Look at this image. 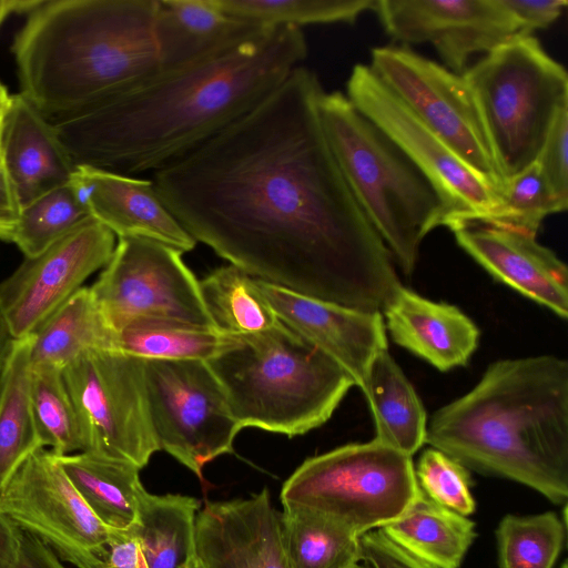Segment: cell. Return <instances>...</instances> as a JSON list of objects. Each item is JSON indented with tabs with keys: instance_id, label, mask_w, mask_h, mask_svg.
Instances as JSON below:
<instances>
[{
	"instance_id": "1",
	"label": "cell",
	"mask_w": 568,
	"mask_h": 568,
	"mask_svg": "<svg viewBox=\"0 0 568 568\" xmlns=\"http://www.w3.org/2000/svg\"><path fill=\"white\" fill-rule=\"evenodd\" d=\"M316 73L296 67L262 102L153 173L197 242L255 278L382 312L403 285L324 134Z\"/></svg>"
},
{
	"instance_id": "2",
	"label": "cell",
	"mask_w": 568,
	"mask_h": 568,
	"mask_svg": "<svg viewBox=\"0 0 568 568\" xmlns=\"http://www.w3.org/2000/svg\"><path fill=\"white\" fill-rule=\"evenodd\" d=\"M301 28L270 27L205 60L51 119L75 165L153 173L189 154L271 94L305 60Z\"/></svg>"
},
{
	"instance_id": "3",
	"label": "cell",
	"mask_w": 568,
	"mask_h": 568,
	"mask_svg": "<svg viewBox=\"0 0 568 568\" xmlns=\"http://www.w3.org/2000/svg\"><path fill=\"white\" fill-rule=\"evenodd\" d=\"M468 470L517 481L549 501L568 497V363L499 359L427 422L426 442Z\"/></svg>"
},
{
	"instance_id": "4",
	"label": "cell",
	"mask_w": 568,
	"mask_h": 568,
	"mask_svg": "<svg viewBox=\"0 0 568 568\" xmlns=\"http://www.w3.org/2000/svg\"><path fill=\"white\" fill-rule=\"evenodd\" d=\"M159 0H47L17 33L21 94L49 120L118 95L162 70Z\"/></svg>"
},
{
	"instance_id": "5",
	"label": "cell",
	"mask_w": 568,
	"mask_h": 568,
	"mask_svg": "<svg viewBox=\"0 0 568 568\" xmlns=\"http://www.w3.org/2000/svg\"><path fill=\"white\" fill-rule=\"evenodd\" d=\"M242 428L290 437L326 423L351 387V376L281 321L207 362Z\"/></svg>"
},
{
	"instance_id": "6",
	"label": "cell",
	"mask_w": 568,
	"mask_h": 568,
	"mask_svg": "<svg viewBox=\"0 0 568 568\" xmlns=\"http://www.w3.org/2000/svg\"><path fill=\"white\" fill-rule=\"evenodd\" d=\"M321 124L355 200L405 275L424 239L443 226L444 204L405 154L342 92L318 99Z\"/></svg>"
},
{
	"instance_id": "7",
	"label": "cell",
	"mask_w": 568,
	"mask_h": 568,
	"mask_svg": "<svg viewBox=\"0 0 568 568\" xmlns=\"http://www.w3.org/2000/svg\"><path fill=\"white\" fill-rule=\"evenodd\" d=\"M463 75L506 182L537 161L554 121L568 106L566 69L531 34L497 47Z\"/></svg>"
},
{
	"instance_id": "8",
	"label": "cell",
	"mask_w": 568,
	"mask_h": 568,
	"mask_svg": "<svg viewBox=\"0 0 568 568\" xmlns=\"http://www.w3.org/2000/svg\"><path fill=\"white\" fill-rule=\"evenodd\" d=\"M418 491L412 456L372 439L305 459L283 484L281 501L361 537L402 516Z\"/></svg>"
},
{
	"instance_id": "9",
	"label": "cell",
	"mask_w": 568,
	"mask_h": 568,
	"mask_svg": "<svg viewBox=\"0 0 568 568\" xmlns=\"http://www.w3.org/2000/svg\"><path fill=\"white\" fill-rule=\"evenodd\" d=\"M84 452L144 467L160 450L151 424L144 359L116 348L90 349L62 368Z\"/></svg>"
},
{
	"instance_id": "10",
	"label": "cell",
	"mask_w": 568,
	"mask_h": 568,
	"mask_svg": "<svg viewBox=\"0 0 568 568\" xmlns=\"http://www.w3.org/2000/svg\"><path fill=\"white\" fill-rule=\"evenodd\" d=\"M144 379L160 450L200 479L205 464L234 453L242 427L207 362L144 359Z\"/></svg>"
},
{
	"instance_id": "11",
	"label": "cell",
	"mask_w": 568,
	"mask_h": 568,
	"mask_svg": "<svg viewBox=\"0 0 568 568\" xmlns=\"http://www.w3.org/2000/svg\"><path fill=\"white\" fill-rule=\"evenodd\" d=\"M354 108L377 126L416 166L439 195L449 230L481 221L499 192L473 171L372 71L356 64L346 83Z\"/></svg>"
},
{
	"instance_id": "12",
	"label": "cell",
	"mask_w": 568,
	"mask_h": 568,
	"mask_svg": "<svg viewBox=\"0 0 568 568\" xmlns=\"http://www.w3.org/2000/svg\"><path fill=\"white\" fill-rule=\"evenodd\" d=\"M368 67L473 171L500 192L505 181L463 74L405 45L374 48Z\"/></svg>"
},
{
	"instance_id": "13",
	"label": "cell",
	"mask_w": 568,
	"mask_h": 568,
	"mask_svg": "<svg viewBox=\"0 0 568 568\" xmlns=\"http://www.w3.org/2000/svg\"><path fill=\"white\" fill-rule=\"evenodd\" d=\"M182 252L142 237H119L109 263L90 291L118 332L140 318L214 326L200 283Z\"/></svg>"
},
{
	"instance_id": "14",
	"label": "cell",
	"mask_w": 568,
	"mask_h": 568,
	"mask_svg": "<svg viewBox=\"0 0 568 568\" xmlns=\"http://www.w3.org/2000/svg\"><path fill=\"white\" fill-rule=\"evenodd\" d=\"M0 510L77 568H109L111 529L44 447L33 452L8 480L0 493Z\"/></svg>"
},
{
	"instance_id": "15",
	"label": "cell",
	"mask_w": 568,
	"mask_h": 568,
	"mask_svg": "<svg viewBox=\"0 0 568 568\" xmlns=\"http://www.w3.org/2000/svg\"><path fill=\"white\" fill-rule=\"evenodd\" d=\"M115 235L89 217L40 254L26 257L0 282V316L16 339L31 336L95 271L105 266Z\"/></svg>"
},
{
	"instance_id": "16",
	"label": "cell",
	"mask_w": 568,
	"mask_h": 568,
	"mask_svg": "<svg viewBox=\"0 0 568 568\" xmlns=\"http://www.w3.org/2000/svg\"><path fill=\"white\" fill-rule=\"evenodd\" d=\"M372 11L394 41L432 44L457 74L467 70L471 55L523 36L503 0H375Z\"/></svg>"
},
{
	"instance_id": "17",
	"label": "cell",
	"mask_w": 568,
	"mask_h": 568,
	"mask_svg": "<svg viewBox=\"0 0 568 568\" xmlns=\"http://www.w3.org/2000/svg\"><path fill=\"white\" fill-rule=\"evenodd\" d=\"M277 318L336 362L363 387L376 354L387 348L382 312H367L312 298L256 278Z\"/></svg>"
},
{
	"instance_id": "18",
	"label": "cell",
	"mask_w": 568,
	"mask_h": 568,
	"mask_svg": "<svg viewBox=\"0 0 568 568\" xmlns=\"http://www.w3.org/2000/svg\"><path fill=\"white\" fill-rule=\"evenodd\" d=\"M194 556L204 568H291L268 489L200 508Z\"/></svg>"
},
{
	"instance_id": "19",
	"label": "cell",
	"mask_w": 568,
	"mask_h": 568,
	"mask_svg": "<svg viewBox=\"0 0 568 568\" xmlns=\"http://www.w3.org/2000/svg\"><path fill=\"white\" fill-rule=\"evenodd\" d=\"M450 231L457 244L490 275L567 318V266L536 235L486 224H466Z\"/></svg>"
},
{
	"instance_id": "20",
	"label": "cell",
	"mask_w": 568,
	"mask_h": 568,
	"mask_svg": "<svg viewBox=\"0 0 568 568\" xmlns=\"http://www.w3.org/2000/svg\"><path fill=\"white\" fill-rule=\"evenodd\" d=\"M71 182L93 219L119 237H142L182 253L196 241L164 205L151 180L77 165Z\"/></svg>"
},
{
	"instance_id": "21",
	"label": "cell",
	"mask_w": 568,
	"mask_h": 568,
	"mask_svg": "<svg viewBox=\"0 0 568 568\" xmlns=\"http://www.w3.org/2000/svg\"><path fill=\"white\" fill-rule=\"evenodd\" d=\"M0 158L21 209L70 183L77 168L51 121L21 93L8 101Z\"/></svg>"
},
{
	"instance_id": "22",
	"label": "cell",
	"mask_w": 568,
	"mask_h": 568,
	"mask_svg": "<svg viewBox=\"0 0 568 568\" xmlns=\"http://www.w3.org/2000/svg\"><path fill=\"white\" fill-rule=\"evenodd\" d=\"M386 331L398 346L440 372L466 366L478 346L477 325L458 307L402 285L384 306Z\"/></svg>"
},
{
	"instance_id": "23",
	"label": "cell",
	"mask_w": 568,
	"mask_h": 568,
	"mask_svg": "<svg viewBox=\"0 0 568 568\" xmlns=\"http://www.w3.org/2000/svg\"><path fill=\"white\" fill-rule=\"evenodd\" d=\"M267 28L230 16L210 0H159L155 39L162 69L205 60L242 44Z\"/></svg>"
},
{
	"instance_id": "24",
	"label": "cell",
	"mask_w": 568,
	"mask_h": 568,
	"mask_svg": "<svg viewBox=\"0 0 568 568\" xmlns=\"http://www.w3.org/2000/svg\"><path fill=\"white\" fill-rule=\"evenodd\" d=\"M361 390L374 419V439L413 456L426 442L427 415L388 348L372 361Z\"/></svg>"
},
{
	"instance_id": "25",
	"label": "cell",
	"mask_w": 568,
	"mask_h": 568,
	"mask_svg": "<svg viewBox=\"0 0 568 568\" xmlns=\"http://www.w3.org/2000/svg\"><path fill=\"white\" fill-rule=\"evenodd\" d=\"M378 530L432 568H459L477 536L473 520L436 504L420 488L406 511Z\"/></svg>"
},
{
	"instance_id": "26",
	"label": "cell",
	"mask_w": 568,
	"mask_h": 568,
	"mask_svg": "<svg viewBox=\"0 0 568 568\" xmlns=\"http://www.w3.org/2000/svg\"><path fill=\"white\" fill-rule=\"evenodd\" d=\"M54 458L106 527L125 530L136 523L140 499L145 491L138 466L89 452L54 455Z\"/></svg>"
},
{
	"instance_id": "27",
	"label": "cell",
	"mask_w": 568,
	"mask_h": 568,
	"mask_svg": "<svg viewBox=\"0 0 568 568\" xmlns=\"http://www.w3.org/2000/svg\"><path fill=\"white\" fill-rule=\"evenodd\" d=\"M116 348V332L105 320L90 287L79 288L31 335L32 367L62 369L90 349Z\"/></svg>"
},
{
	"instance_id": "28",
	"label": "cell",
	"mask_w": 568,
	"mask_h": 568,
	"mask_svg": "<svg viewBox=\"0 0 568 568\" xmlns=\"http://www.w3.org/2000/svg\"><path fill=\"white\" fill-rule=\"evenodd\" d=\"M201 506L191 496L144 491L130 528L148 568H185L194 556L195 518Z\"/></svg>"
},
{
	"instance_id": "29",
	"label": "cell",
	"mask_w": 568,
	"mask_h": 568,
	"mask_svg": "<svg viewBox=\"0 0 568 568\" xmlns=\"http://www.w3.org/2000/svg\"><path fill=\"white\" fill-rule=\"evenodd\" d=\"M236 343L215 326L175 320L140 318L116 332L118 349L143 359L209 362Z\"/></svg>"
},
{
	"instance_id": "30",
	"label": "cell",
	"mask_w": 568,
	"mask_h": 568,
	"mask_svg": "<svg viewBox=\"0 0 568 568\" xmlns=\"http://www.w3.org/2000/svg\"><path fill=\"white\" fill-rule=\"evenodd\" d=\"M31 336L14 343L0 400V493L19 466L43 447L32 403Z\"/></svg>"
},
{
	"instance_id": "31",
	"label": "cell",
	"mask_w": 568,
	"mask_h": 568,
	"mask_svg": "<svg viewBox=\"0 0 568 568\" xmlns=\"http://www.w3.org/2000/svg\"><path fill=\"white\" fill-rule=\"evenodd\" d=\"M199 283L213 325L229 335H255L280 323L256 278L232 264L216 268Z\"/></svg>"
},
{
	"instance_id": "32",
	"label": "cell",
	"mask_w": 568,
	"mask_h": 568,
	"mask_svg": "<svg viewBox=\"0 0 568 568\" xmlns=\"http://www.w3.org/2000/svg\"><path fill=\"white\" fill-rule=\"evenodd\" d=\"M281 535L291 568H347L362 560L359 536L305 509H283Z\"/></svg>"
},
{
	"instance_id": "33",
	"label": "cell",
	"mask_w": 568,
	"mask_h": 568,
	"mask_svg": "<svg viewBox=\"0 0 568 568\" xmlns=\"http://www.w3.org/2000/svg\"><path fill=\"white\" fill-rule=\"evenodd\" d=\"M567 523L554 511L506 515L496 530L500 568H552L564 546Z\"/></svg>"
},
{
	"instance_id": "34",
	"label": "cell",
	"mask_w": 568,
	"mask_h": 568,
	"mask_svg": "<svg viewBox=\"0 0 568 568\" xmlns=\"http://www.w3.org/2000/svg\"><path fill=\"white\" fill-rule=\"evenodd\" d=\"M91 217L72 182L47 192L20 210L12 235L26 257H32Z\"/></svg>"
},
{
	"instance_id": "35",
	"label": "cell",
	"mask_w": 568,
	"mask_h": 568,
	"mask_svg": "<svg viewBox=\"0 0 568 568\" xmlns=\"http://www.w3.org/2000/svg\"><path fill=\"white\" fill-rule=\"evenodd\" d=\"M219 10L267 27L354 23L375 0H210Z\"/></svg>"
},
{
	"instance_id": "36",
	"label": "cell",
	"mask_w": 568,
	"mask_h": 568,
	"mask_svg": "<svg viewBox=\"0 0 568 568\" xmlns=\"http://www.w3.org/2000/svg\"><path fill=\"white\" fill-rule=\"evenodd\" d=\"M31 403L39 438L54 455L84 452L78 415L62 378L53 366L32 367Z\"/></svg>"
},
{
	"instance_id": "37",
	"label": "cell",
	"mask_w": 568,
	"mask_h": 568,
	"mask_svg": "<svg viewBox=\"0 0 568 568\" xmlns=\"http://www.w3.org/2000/svg\"><path fill=\"white\" fill-rule=\"evenodd\" d=\"M547 183L537 162L507 180L491 211L478 223L537 235L542 221L550 214L567 210Z\"/></svg>"
},
{
	"instance_id": "38",
	"label": "cell",
	"mask_w": 568,
	"mask_h": 568,
	"mask_svg": "<svg viewBox=\"0 0 568 568\" xmlns=\"http://www.w3.org/2000/svg\"><path fill=\"white\" fill-rule=\"evenodd\" d=\"M415 475L422 491L436 504L463 516L475 511L469 471L454 458L429 447L420 455Z\"/></svg>"
},
{
	"instance_id": "39",
	"label": "cell",
	"mask_w": 568,
	"mask_h": 568,
	"mask_svg": "<svg viewBox=\"0 0 568 568\" xmlns=\"http://www.w3.org/2000/svg\"><path fill=\"white\" fill-rule=\"evenodd\" d=\"M536 162L556 195L568 202V106L558 113Z\"/></svg>"
},
{
	"instance_id": "40",
	"label": "cell",
	"mask_w": 568,
	"mask_h": 568,
	"mask_svg": "<svg viewBox=\"0 0 568 568\" xmlns=\"http://www.w3.org/2000/svg\"><path fill=\"white\" fill-rule=\"evenodd\" d=\"M359 540L362 560L373 568H432L395 546L378 529L362 535Z\"/></svg>"
},
{
	"instance_id": "41",
	"label": "cell",
	"mask_w": 568,
	"mask_h": 568,
	"mask_svg": "<svg viewBox=\"0 0 568 568\" xmlns=\"http://www.w3.org/2000/svg\"><path fill=\"white\" fill-rule=\"evenodd\" d=\"M521 27L523 36L552 24L567 6L566 0H503Z\"/></svg>"
},
{
	"instance_id": "42",
	"label": "cell",
	"mask_w": 568,
	"mask_h": 568,
	"mask_svg": "<svg viewBox=\"0 0 568 568\" xmlns=\"http://www.w3.org/2000/svg\"><path fill=\"white\" fill-rule=\"evenodd\" d=\"M109 568H148L140 545L131 529H111L108 542Z\"/></svg>"
},
{
	"instance_id": "43",
	"label": "cell",
	"mask_w": 568,
	"mask_h": 568,
	"mask_svg": "<svg viewBox=\"0 0 568 568\" xmlns=\"http://www.w3.org/2000/svg\"><path fill=\"white\" fill-rule=\"evenodd\" d=\"M16 568H64L54 551L36 536L22 531Z\"/></svg>"
},
{
	"instance_id": "44",
	"label": "cell",
	"mask_w": 568,
	"mask_h": 568,
	"mask_svg": "<svg viewBox=\"0 0 568 568\" xmlns=\"http://www.w3.org/2000/svg\"><path fill=\"white\" fill-rule=\"evenodd\" d=\"M20 205L0 158V240L11 242Z\"/></svg>"
},
{
	"instance_id": "45",
	"label": "cell",
	"mask_w": 568,
	"mask_h": 568,
	"mask_svg": "<svg viewBox=\"0 0 568 568\" xmlns=\"http://www.w3.org/2000/svg\"><path fill=\"white\" fill-rule=\"evenodd\" d=\"M22 530L0 510V568H16Z\"/></svg>"
},
{
	"instance_id": "46",
	"label": "cell",
	"mask_w": 568,
	"mask_h": 568,
	"mask_svg": "<svg viewBox=\"0 0 568 568\" xmlns=\"http://www.w3.org/2000/svg\"><path fill=\"white\" fill-rule=\"evenodd\" d=\"M14 343L16 339L10 335L6 323L0 316V400Z\"/></svg>"
},
{
	"instance_id": "47",
	"label": "cell",
	"mask_w": 568,
	"mask_h": 568,
	"mask_svg": "<svg viewBox=\"0 0 568 568\" xmlns=\"http://www.w3.org/2000/svg\"><path fill=\"white\" fill-rule=\"evenodd\" d=\"M40 2V0H0V26L11 13H30Z\"/></svg>"
},
{
	"instance_id": "48",
	"label": "cell",
	"mask_w": 568,
	"mask_h": 568,
	"mask_svg": "<svg viewBox=\"0 0 568 568\" xmlns=\"http://www.w3.org/2000/svg\"><path fill=\"white\" fill-rule=\"evenodd\" d=\"M10 94L8 93L6 87L0 83V134L2 128L3 115L8 105Z\"/></svg>"
},
{
	"instance_id": "49",
	"label": "cell",
	"mask_w": 568,
	"mask_h": 568,
	"mask_svg": "<svg viewBox=\"0 0 568 568\" xmlns=\"http://www.w3.org/2000/svg\"><path fill=\"white\" fill-rule=\"evenodd\" d=\"M185 568H204L203 565L197 560L195 556L190 560Z\"/></svg>"
},
{
	"instance_id": "50",
	"label": "cell",
	"mask_w": 568,
	"mask_h": 568,
	"mask_svg": "<svg viewBox=\"0 0 568 568\" xmlns=\"http://www.w3.org/2000/svg\"><path fill=\"white\" fill-rule=\"evenodd\" d=\"M347 568H373V567H371L369 565L363 566V565H359V564H355V565H353L351 567H347Z\"/></svg>"
},
{
	"instance_id": "51",
	"label": "cell",
	"mask_w": 568,
	"mask_h": 568,
	"mask_svg": "<svg viewBox=\"0 0 568 568\" xmlns=\"http://www.w3.org/2000/svg\"><path fill=\"white\" fill-rule=\"evenodd\" d=\"M560 568H568L567 560H565V561L561 564Z\"/></svg>"
}]
</instances>
